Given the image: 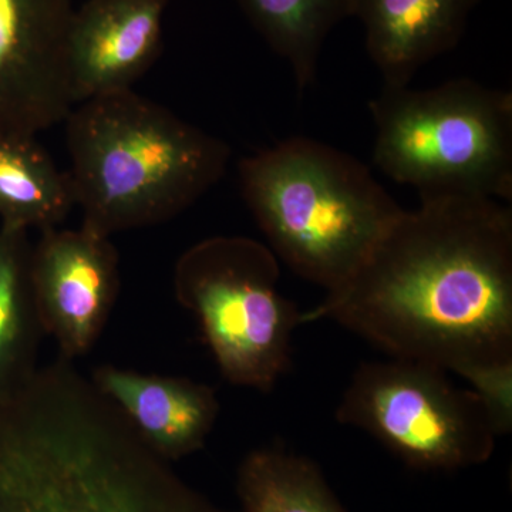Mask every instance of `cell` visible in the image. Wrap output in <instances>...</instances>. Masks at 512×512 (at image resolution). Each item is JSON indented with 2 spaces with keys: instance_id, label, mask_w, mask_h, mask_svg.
Listing matches in <instances>:
<instances>
[{
  "instance_id": "12",
  "label": "cell",
  "mask_w": 512,
  "mask_h": 512,
  "mask_svg": "<svg viewBox=\"0 0 512 512\" xmlns=\"http://www.w3.org/2000/svg\"><path fill=\"white\" fill-rule=\"evenodd\" d=\"M481 0H353L367 55L384 86H409L414 74L460 43Z\"/></svg>"
},
{
  "instance_id": "17",
  "label": "cell",
  "mask_w": 512,
  "mask_h": 512,
  "mask_svg": "<svg viewBox=\"0 0 512 512\" xmlns=\"http://www.w3.org/2000/svg\"><path fill=\"white\" fill-rule=\"evenodd\" d=\"M483 403L497 437L512 430V360L471 367L461 373Z\"/></svg>"
},
{
  "instance_id": "1",
  "label": "cell",
  "mask_w": 512,
  "mask_h": 512,
  "mask_svg": "<svg viewBox=\"0 0 512 512\" xmlns=\"http://www.w3.org/2000/svg\"><path fill=\"white\" fill-rule=\"evenodd\" d=\"M330 319L396 359L461 373L512 360V211L420 198L303 323Z\"/></svg>"
},
{
  "instance_id": "5",
  "label": "cell",
  "mask_w": 512,
  "mask_h": 512,
  "mask_svg": "<svg viewBox=\"0 0 512 512\" xmlns=\"http://www.w3.org/2000/svg\"><path fill=\"white\" fill-rule=\"evenodd\" d=\"M373 163L420 198L512 201V94L473 79L431 89L384 86L369 103Z\"/></svg>"
},
{
  "instance_id": "15",
  "label": "cell",
  "mask_w": 512,
  "mask_h": 512,
  "mask_svg": "<svg viewBox=\"0 0 512 512\" xmlns=\"http://www.w3.org/2000/svg\"><path fill=\"white\" fill-rule=\"evenodd\" d=\"M266 45L288 63L299 92L316 80L323 46L340 22L353 18V0H238Z\"/></svg>"
},
{
  "instance_id": "9",
  "label": "cell",
  "mask_w": 512,
  "mask_h": 512,
  "mask_svg": "<svg viewBox=\"0 0 512 512\" xmlns=\"http://www.w3.org/2000/svg\"><path fill=\"white\" fill-rule=\"evenodd\" d=\"M72 0H0V130L36 137L67 119Z\"/></svg>"
},
{
  "instance_id": "16",
  "label": "cell",
  "mask_w": 512,
  "mask_h": 512,
  "mask_svg": "<svg viewBox=\"0 0 512 512\" xmlns=\"http://www.w3.org/2000/svg\"><path fill=\"white\" fill-rule=\"evenodd\" d=\"M237 494L239 512H346L318 464L279 444L242 460Z\"/></svg>"
},
{
  "instance_id": "6",
  "label": "cell",
  "mask_w": 512,
  "mask_h": 512,
  "mask_svg": "<svg viewBox=\"0 0 512 512\" xmlns=\"http://www.w3.org/2000/svg\"><path fill=\"white\" fill-rule=\"evenodd\" d=\"M278 256L248 237H214L185 251L174 269L178 302L194 313L229 382L269 392L291 367L303 312L279 292Z\"/></svg>"
},
{
  "instance_id": "3",
  "label": "cell",
  "mask_w": 512,
  "mask_h": 512,
  "mask_svg": "<svg viewBox=\"0 0 512 512\" xmlns=\"http://www.w3.org/2000/svg\"><path fill=\"white\" fill-rule=\"evenodd\" d=\"M64 121L82 225L106 237L177 217L231 157L221 138L133 90L77 104Z\"/></svg>"
},
{
  "instance_id": "14",
  "label": "cell",
  "mask_w": 512,
  "mask_h": 512,
  "mask_svg": "<svg viewBox=\"0 0 512 512\" xmlns=\"http://www.w3.org/2000/svg\"><path fill=\"white\" fill-rule=\"evenodd\" d=\"M29 231L0 227V400L25 386L39 369L43 329L30 281Z\"/></svg>"
},
{
  "instance_id": "8",
  "label": "cell",
  "mask_w": 512,
  "mask_h": 512,
  "mask_svg": "<svg viewBox=\"0 0 512 512\" xmlns=\"http://www.w3.org/2000/svg\"><path fill=\"white\" fill-rule=\"evenodd\" d=\"M30 281L43 332L67 360L97 342L120 286L119 254L93 229L49 228L32 247Z\"/></svg>"
},
{
  "instance_id": "13",
  "label": "cell",
  "mask_w": 512,
  "mask_h": 512,
  "mask_svg": "<svg viewBox=\"0 0 512 512\" xmlns=\"http://www.w3.org/2000/svg\"><path fill=\"white\" fill-rule=\"evenodd\" d=\"M76 207L72 181L36 137L0 130V227H59Z\"/></svg>"
},
{
  "instance_id": "4",
  "label": "cell",
  "mask_w": 512,
  "mask_h": 512,
  "mask_svg": "<svg viewBox=\"0 0 512 512\" xmlns=\"http://www.w3.org/2000/svg\"><path fill=\"white\" fill-rule=\"evenodd\" d=\"M242 197L295 274L333 291L355 274L403 208L339 148L291 137L239 163Z\"/></svg>"
},
{
  "instance_id": "7",
  "label": "cell",
  "mask_w": 512,
  "mask_h": 512,
  "mask_svg": "<svg viewBox=\"0 0 512 512\" xmlns=\"http://www.w3.org/2000/svg\"><path fill=\"white\" fill-rule=\"evenodd\" d=\"M447 373L396 357L362 363L336 419L366 431L414 470L480 466L493 456L497 434L477 394L458 389Z\"/></svg>"
},
{
  "instance_id": "10",
  "label": "cell",
  "mask_w": 512,
  "mask_h": 512,
  "mask_svg": "<svg viewBox=\"0 0 512 512\" xmlns=\"http://www.w3.org/2000/svg\"><path fill=\"white\" fill-rule=\"evenodd\" d=\"M168 0H87L74 9L67 77L74 106L131 90L161 49Z\"/></svg>"
},
{
  "instance_id": "2",
  "label": "cell",
  "mask_w": 512,
  "mask_h": 512,
  "mask_svg": "<svg viewBox=\"0 0 512 512\" xmlns=\"http://www.w3.org/2000/svg\"><path fill=\"white\" fill-rule=\"evenodd\" d=\"M0 512H228L59 357L0 400Z\"/></svg>"
},
{
  "instance_id": "11",
  "label": "cell",
  "mask_w": 512,
  "mask_h": 512,
  "mask_svg": "<svg viewBox=\"0 0 512 512\" xmlns=\"http://www.w3.org/2000/svg\"><path fill=\"white\" fill-rule=\"evenodd\" d=\"M90 380L168 463L201 450L220 414L214 390L187 377L146 375L104 365L93 370Z\"/></svg>"
}]
</instances>
